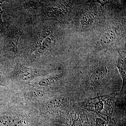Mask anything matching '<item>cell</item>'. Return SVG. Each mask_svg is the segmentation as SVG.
<instances>
[{
  "label": "cell",
  "mask_w": 126,
  "mask_h": 126,
  "mask_svg": "<svg viewBox=\"0 0 126 126\" xmlns=\"http://www.w3.org/2000/svg\"><path fill=\"white\" fill-rule=\"evenodd\" d=\"M116 34L114 30H109L104 32L101 36L99 41L100 45L106 47L111 45L116 39Z\"/></svg>",
  "instance_id": "cell-1"
},
{
  "label": "cell",
  "mask_w": 126,
  "mask_h": 126,
  "mask_svg": "<svg viewBox=\"0 0 126 126\" xmlns=\"http://www.w3.org/2000/svg\"><path fill=\"white\" fill-rule=\"evenodd\" d=\"M41 73L40 70L26 68L23 70L21 75L22 80L25 81H31L36 77L41 76Z\"/></svg>",
  "instance_id": "cell-2"
},
{
  "label": "cell",
  "mask_w": 126,
  "mask_h": 126,
  "mask_svg": "<svg viewBox=\"0 0 126 126\" xmlns=\"http://www.w3.org/2000/svg\"><path fill=\"white\" fill-rule=\"evenodd\" d=\"M107 69L105 67L99 68L93 73L90 77V81L93 83H97L106 77Z\"/></svg>",
  "instance_id": "cell-3"
},
{
  "label": "cell",
  "mask_w": 126,
  "mask_h": 126,
  "mask_svg": "<svg viewBox=\"0 0 126 126\" xmlns=\"http://www.w3.org/2000/svg\"><path fill=\"white\" fill-rule=\"evenodd\" d=\"M59 78V75H56L45 78L39 81L38 85L40 86H49L58 81Z\"/></svg>",
  "instance_id": "cell-4"
},
{
  "label": "cell",
  "mask_w": 126,
  "mask_h": 126,
  "mask_svg": "<svg viewBox=\"0 0 126 126\" xmlns=\"http://www.w3.org/2000/svg\"><path fill=\"white\" fill-rule=\"evenodd\" d=\"M45 95L44 91L40 90H33L27 93L26 96L28 98L31 99H39L43 97Z\"/></svg>",
  "instance_id": "cell-5"
},
{
  "label": "cell",
  "mask_w": 126,
  "mask_h": 126,
  "mask_svg": "<svg viewBox=\"0 0 126 126\" xmlns=\"http://www.w3.org/2000/svg\"><path fill=\"white\" fill-rule=\"evenodd\" d=\"M126 58L122 56L119 53V60H118V67L120 73L123 76H126Z\"/></svg>",
  "instance_id": "cell-6"
},
{
  "label": "cell",
  "mask_w": 126,
  "mask_h": 126,
  "mask_svg": "<svg viewBox=\"0 0 126 126\" xmlns=\"http://www.w3.org/2000/svg\"><path fill=\"white\" fill-rule=\"evenodd\" d=\"M94 18L92 14H85L81 18V23L83 25H90L93 22Z\"/></svg>",
  "instance_id": "cell-7"
},
{
  "label": "cell",
  "mask_w": 126,
  "mask_h": 126,
  "mask_svg": "<svg viewBox=\"0 0 126 126\" xmlns=\"http://www.w3.org/2000/svg\"><path fill=\"white\" fill-rule=\"evenodd\" d=\"M63 100L60 98L53 99L48 103V106L50 107L55 108L60 107L63 103Z\"/></svg>",
  "instance_id": "cell-8"
},
{
  "label": "cell",
  "mask_w": 126,
  "mask_h": 126,
  "mask_svg": "<svg viewBox=\"0 0 126 126\" xmlns=\"http://www.w3.org/2000/svg\"><path fill=\"white\" fill-rule=\"evenodd\" d=\"M52 40L51 38L49 37L46 38L42 43V49H43V50L46 49L48 48L52 44Z\"/></svg>",
  "instance_id": "cell-9"
},
{
  "label": "cell",
  "mask_w": 126,
  "mask_h": 126,
  "mask_svg": "<svg viewBox=\"0 0 126 126\" xmlns=\"http://www.w3.org/2000/svg\"><path fill=\"white\" fill-rule=\"evenodd\" d=\"M0 86L6 87L7 86L6 79L2 73V72L0 70Z\"/></svg>",
  "instance_id": "cell-10"
},
{
  "label": "cell",
  "mask_w": 126,
  "mask_h": 126,
  "mask_svg": "<svg viewBox=\"0 0 126 126\" xmlns=\"http://www.w3.org/2000/svg\"><path fill=\"white\" fill-rule=\"evenodd\" d=\"M19 37L18 35H16V36H14V38L12 39V46L13 47V49L14 50V51L16 52V50L17 47V44H18L19 39Z\"/></svg>",
  "instance_id": "cell-11"
},
{
  "label": "cell",
  "mask_w": 126,
  "mask_h": 126,
  "mask_svg": "<svg viewBox=\"0 0 126 126\" xmlns=\"http://www.w3.org/2000/svg\"><path fill=\"white\" fill-rule=\"evenodd\" d=\"M1 4H0V31L1 30V26H2V12H3L2 9H1Z\"/></svg>",
  "instance_id": "cell-12"
}]
</instances>
